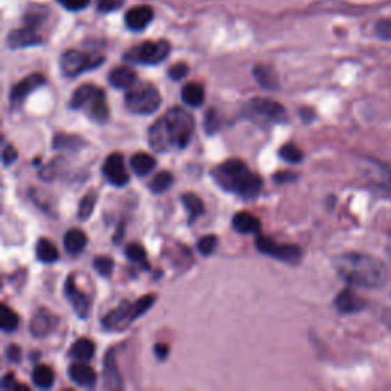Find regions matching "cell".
Listing matches in <instances>:
<instances>
[{
	"instance_id": "obj_1",
	"label": "cell",
	"mask_w": 391,
	"mask_h": 391,
	"mask_svg": "<svg viewBox=\"0 0 391 391\" xmlns=\"http://www.w3.org/2000/svg\"><path fill=\"white\" fill-rule=\"evenodd\" d=\"M335 268L342 280L364 289H378L385 282L384 263L369 254H342L335 261Z\"/></svg>"
},
{
	"instance_id": "obj_2",
	"label": "cell",
	"mask_w": 391,
	"mask_h": 391,
	"mask_svg": "<svg viewBox=\"0 0 391 391\" xmlns=\"http://www.w3.org/2000/svg\"><path fill=\"white\" fill-rule=\"evenodd\" d=\"M213 178L220 188L234 193L246 201L255 199L261 191L263 181L259 174L252 173L240 159H228L213 170Z\"/></svg>"
},
{
	"instance_id": "obj_3",
	"label": "cell",
	"mask_w": 391,
	"mask_h": 391,
	"mask_svg": "<svg viewBox=\"0 0 391 391\" xmlns=\"http://www.w3.org/2000/svg\"><path fill=\"white\" fill-rule=\"evenodd\" d=\"M155 301L156 295L153 293L144 295V297L133 302L124 301L118 307L106 314V316L102 318V327L107 332H123L137 321L139 316L146 314L147 310H150V307L155 305Z\"/></svg>"
},
{
	"instance_id": "obj_4",
	"label": "cell",
	"mask_w": 391,
	"mask_h": 391,
	"mask_svg": "<svg viewBox=\"0 0 391 391\" xmlns=\"http://www.w3.org/2000/svg\"><path fill=\"white\" fill-rule=\"evenodd\" d=\"M70 109L84 110L95 123H106L110 115L106 92L93 84H83L74 92L70 98Z\"/></svg>"
},
{
	"instance_id": "obj_5",
	"label": "cell",
	"mask_w": 391,
	"mask_h": 391,
	"mask_svg": "<svg viewBox=\"0 0 391 391\" xmlns=\"http://www.w3.org/2000/svg\"><path fill=\"white\" fill-rule=\"evenodd\" d=\"M161 93L150 83H135L127 89L124 105L135 115H151L161 106Z\"/></svg>"
},
{
	"instance_id": "obj_6",
	"label": "cell",
	"mask_w": 391,
	"mask_h": 391,
	"mask_svg": "<svg viewBox=\"0 0 391 391\" xmlns=\"http://www.w3.org/2000/svg\"><path fill=\"white\" fill-rule=\"evenodd\" d=\"M174 147L185 148L194 133V118L188 110L173 107L164 115Z\"/></svg>"
},
{
	"instance_id": "obj_7",
	"label": "cell",
	"mask_w": 391,
	"mask_h": 391,
	"mask_svg": "<svg viewBox=\"0 0 391 391\" xmlns=\"http://www.w3.org/2000/svg\"><path fill=\"white\" fill-rule=\"evenodd\" d=\"M171 51L170 43L167 40H158V42H142L138 46L130 47L124 54V60L135 65L153 66L162 63Z\"/></svg>"
},
{
	"instance_id": "obj_8",
	"label": "cell",
	"mask_w": 391,
	"mask_h": 391,
	"mask_svg": "<svg viewBox=\"0 0 391 391\" xmlns=\"http://www.w3.org/2000/svg\"><path fill=\"white\" fill-rule=\"evenodd\" d=\"M105 57L98 54H87L77 49L66 51L61 55L60 66L63 74L69 78H75L78 75H82L83 72L92 70L95 68H98L102 65Z\"/></svg>"
},
{
	"instance_id": "obj_9",
	"label": "cell",
	"mask_w": 391,
	"mask_h": 391,
	"mask_svg": "<svg viewBox=\"0 0 391 391\" xmlns=\"http://www.w3.org/2000/svg\"><path fill=\"white\" fill-rule=\"evenodd\" d=\"M255 248L261 254L269 255V257L282 260L289 265H295L302 259V251L297 245H280L274 242L273 238L259 234L255 237Z\"/></svg>"
},
{
	"instance_id": "obj_10",
	"label": "cell",
	"mask_w": 391,
	"mask_h": 391,
	"mask_svg": "<svg viewBox=\"0 0 391 391\" xmlns=\"http://www.w3.org/2000/svg\"><path fill=\"white\" fill-rule=\"evenodd\" d=\"M248 110L254 116L265 119V121L269 123L280 124V123H286L287 119V112L284 106H282L280 102H277L274 100L252 98L248 105Z\"/></svg>"
},
{
	"instance_id": "obj_11",
	"label": "cell",
	"mask_w": 391,
	"mask_h": 391,
	"mask_svg": "<svg viewBox=\"0 0 391 391\" xmlns=\"http://www.w3.org/2000/svg\"><path fill=\"white\" fill-rule=\"evenodd\" d=\"M102 174L115 187H124L130 179L121 153H112L106 158L105 165H102Z\"/></svg>"
},
{
	"instance_id": "obj_12",
	"label": "cell",
	"mask_w": 391,
	"mask_h": 391,
	"mask_svg": "<svg viewBox=\"0 0 391 391\" xmlns=\"http://www.w3.org/2000/svg\"><path fill=\"white\" fill-rule=\"evenodd\" d=\"M46 83V78L42 74H31L26 78L20 79V82L15 84L11 92H10V102L11 107L17 109L23 105L31 93L37 91L38 87H42Z\"/></svg>"
},
{
	"instance_id": "obj_13",
	"label": "cell",
	"mask_w": 391,
	"mask_h": 391,
	"mask_svg": "<svg viewBox=\"0 0 391 391\" xmlns=\"http://www.w3.org/2000/svg\"><path fill=\"white\" fill-rule=\"evenodd\" d=\"M57 324H59L57 315H54L51 310H47L45 307H40L34 314V316L31 318L29 330L33 337L45 338V337H47V335L54 332Z\"/></svg>"
},
{
	"instance_id": "obj_14",
	"label": "cell",
	"mask_w": 391,
	"mask_h": 391,
	"mask_svg": "<svg viewBox=\"0 0 391 391\" xmlns=\"http://www.w3.org/2000/svg\"><path fill=\"white\" fill-rule=\"evenodd\" d=\"M65 293H66V298L72 305V309H74V312L78 315V318L86 320L91 312V302H89V298L86 297V293L78 289L74 277H68V280L65 283Z\"/></svg>"
},
{
	"instance_id": "obj_15",
	"label": "cell",
	"mask_w": 391,
	"mask_h": 391,
	"mask_svg": "<svg viewBox=\"0 0 391 391\" xmlns=\"http://www.w3.org/2000/svg\"><path fill=\"white\" fill-rule=\"evenodd\" d=\"M148 144L151 148L158 151V153H165V151H169L171 147H174L164 116L159 118L158 121L148 129Z\"/></svg>"
},
{
	"instance_id": "obj_16",
	"label": "cell",
	"mask_w": 391,
	"mask_h": 391,
	"mask_svg": "<svg viewBox=\"0 0 391 391\" xmlns=\"http://www.w3.org/2000/svg\"><path fill=\"white\" fill-rule=\"evenodd\" d=\"M153 17H155V11L151 6L148 5L135 6L125 13V26L130 31H135V33H139V31H144L150 25Z\"/></svg>"
},
{
	"instance_id": "obj_17",
	"label": "cell",
	"mask_w": 391,
	"mask_h": 391,
	"mask_svg": "<svg viewBox=\"0 0 391 391\" xmlns=\"http://www.w3.org/2000/svg\"><path fill=\"white\" fill-rule=\"evenodd\" d=\"M6 43L8 47H11V49H22V47L42 45V37L37 34L36 28L26 25L25 28L11 31L10 36L6 38Z\"/></svg>"
},
{
	"instance_id": "obj_18",
	"label": "cell",
	"mask_w": 391,
	"mask_h": 391,
	"mask_svg": "<svg viewBox=\"0 0 391 391\" xmlns=\"http://www.w3.org/2000/svg\"><path fill=\"white\" fill-rule=\"evenodd\" d=\"M367 306V302L364 298L359 297V295L353 289H342L338 297L335 298V307L339 314H356L361 312Z\"/></svg>"
},
{
	"instance_id": "obj_19",
	"label": "cell",
	"mask_w": 391,
	"mask_h": 391,
	"mask_svg": "<svg viewBox=\"0 0 391 391\" xmlns=\"http://www.w3.org/2000/svg\"><path fill=\"white\" fill-rule=\"evenodd\" d=\"M68 374L72 382H75L78 387H83V388H93L98 379L97 373H95L92 367L79 361L69 367Z\"/></svg>"
},
{
	"instance_id": "obj_20",
	"label": "cell",
	"mask_w": 391,
	"mask_h": 391,
	"mask_svg": "<svg viewBox=\"0 0 391 391\" xmlns=\"http://www.w3.org/2000/svg\"><path fill=\"white\" fill-rule=\"evenodd\" d=\"M105 369H102V378H105V387L107 390H123V378L121 373L118 370V365L115 361V352L114 350H109L105 358Z\"/></svg>"
},
{
	"instance_id": "obj_21",
	"label": "cell",
	"mask_w": 391,
	"mask_h": 391,
	"mask_svg": "<svg viewBox=\"0 0 391 391\" xmlns=\"http://www.w3.org/2000/svg\"><path fill=\"white\" fill-rule=\"evenodd\" d=\"M109 83L115 87V89H130V87L137 83V74L135 70L127 66L115 68L109 74Z\"/></svg>"
},
{
	"instance_id": "obj_22",
	"label": "cell",
	"mask_w": 391,
	"mask_h": 391,
	"mask_svg": "<svg viewBox=\"0 0 391 391\" xmlns=\"http://www.w3.org/2000/svg\"><path fill=\"white\" fill-rule=\"evenodd\" d=\"M260 220L251 213L240 211L233 217V228L240 234H254L260 231Z\"/></svg>"
},
{
	"instance_id": "obj_23",
	"label": "cell",
	"mask_w": 391,
	"mask_h": 391,
	"mask_svg": "<svg viewBox=\"0 0 391 391\" xmlns=\"http://www.w3.org/2000/svg\"><path fill=\"white\" fill-rule=\"evenodd\" d=\"M63 243H65V250L70 255H78L82 254L87 245V236L83 233L82 229L74 228L69 229L63 238Z\"/></svg>"
},
{
	"instance_id": "obj_24",
	"label": "cell",
	"mask_w": 391,
	"mask_h": 391,
	"mask_svg": "<svg viewBox=\"0 0 391 391\" xmlns=\"http://www.w3.org/2000/svg\"><path fill=\"white\" fill-rule=\"evenodd\" d=\"M182 100L190 107H201L205 101V89L201 83H188L182 89Z\"/></svg>"
},
{
	"instance_id": "obj_25",
	"label": "cell",
	"mask_w": 391,
	"mask_h": 391,
	"mask_svg": "<svg viewBox=\"0 0 391 391\" xmlns=\"http://www.w3.org/2000/svg\"><path fill=\"white\" fill-rule=\"evenodd\" d=\"M130 167H132V170L135 171L137 176L142 178V176H147L150 171L155 170L156 161H155L153 156L144 153V151H139V153H135L132 156Z\"/></svg>"
},
{
	"instance_id": "obj_26",
	"label": "cell",
	"mask_w": 391,
	"mask_h": 391,
	"mask_svg": "<svg viewBox=\"0 0 391 391\" xmlns=\"http://www.w3.org/2000/svg\"><path fill=\"white\" fill-rule=\"evenodd\" d=\"M69 355L77 359L79 362H87L91 361L95 355V344L93 341L87 339V338H79L74 342V346L70 347Z\"/></svg>"
},
{
	"instance_id": "obj_27",
	"label": "cell",
	"mask_w": 391,
	"mask_h": 391,
	"mask_svg": "<svg viewBox=\"0 0 391 391\" xmlns=\"http://www.w3.org/2000/svg\"><path fill=\"white\" fill-rule=\"evenodd\" d=\"M36 255L38 261L49 265V263H55L59 260L60 254L57 246H55L51 240H47V238H40V240L36 243Z\"/></svg>"
},
{
	"instance_id": "obj_28",
	"label": "cell",
	"mask_w": 391,
	"mask_h": 391,
	"mask_svg": "<svg viewBox=\"0 0 391 391\" xmlns=\"http://www.w3.org/2000/svg\"><path fill=\"white\" fill-rule=\"evenodd\" d=\"M181 201H182L183 205H185V208H187V211H188L190 223L196 222L199 217H201V215L205 214V205H204V202H202V199L199 197L197 194L185 193V194H182Z\"/></svg>"
},
{
	"instance_id": "obj_29",
	"label": "cell",
	"mask_w": 391,
	"mask_h": 391,
	"mask_svg": "<svg viewBox=\"0 0 391 391\" xmlns=\"http://www.w3.org/2000/svg\"><path fill=\"white\" fill-rule=\"evenodd\" d=\"M254 77L257 79L259 84L261 87H265V89H270V91H275L278 87V77L274 72L273 68L269 66H255L254 68Z\"/></svg>"
},
{
	"instance_id": "obj_30",
	"label": "cell",
	"mask_w": 391,
	"mask_h": 391,
	"mask_svg": "<svg viewBox=\"0 0 391 391\" xmlns=\"http://www.w3.org/2000/svg\"><path fill=\"white\" fill-rule=\"evenodd\" d=\"M55 374L51 367L47 365H37L33 371V382L34 385L42 390H49L54 385Z\"/></svg>"
},
{
	"instance_id": "obj_31",
	"label": "cell",
	"mask_w": 391,
	"mask_h": 391,
	"mask_svg": "<svg viewBox=\"0 0 391 391\" xmlns=\"http://www.w3.org/2000/svg\"><path fill=\"white\" fill-rule=\"evenodd\" d=\"M0 325H2V330L6 333L17 330V327H19L17 314H15L13 309L8 307L5 302L0 306Z\"/></svg>"
},
{
	"instance_id": "obj_32",
	"label": "cell",
	"mask_w": 391,
	"mask_h": 391,
	"mask_svg": "<svg viewBox=\"0 0 391 391\" xmlns=\"http://www.w3.org/2000/svg\"><path fill=\"white\" fill-rule=\"evenodd\" d=\"M84 146V141L78 137H72V135L59 133L54 138V147L61 150H78Z\"/></svg>"
},
{
	"instance_id": "obj_33",
	"label": "cell",
	"mask_w": 391,
	"mask_h": 391,
	"mask_svg": "<svg viewBox=\"0 0 391 391\" xmlns=\"http://www.w3.org/2000/svg\"><path fill=\"white\" fill-rule=\"evenodd\" d=\"M95 205H97V193L95 191H91V193H87L83 199L82 202H79L78 206V219L79 220H87L92 215Z\"/></svg>"
},
{
	"instance_id": "obj_34",
	"label": "cell",
	"mask_w": 391,
	"mask_h": 391,
	"mask_svg": "<svg viewBox=\"0 0 391 391\" xmlns=\"http://www.w3.org/2000/svg\"><path fill=\"white\" fill-rule=\"evenodd\" d=\"M171 183H173V174L169 171H161V173H158L153 178V181L150 182V190L156 194L164 193V191H167L171 187Z\"/></svg>"
},
{
	"instance_id": "obj_35",
	"label": "cell",
	"mask_w": 391,
	"mask_h": 391,
	"mask_svg": "<svg viewBox=\"0 0 391 391\" xmlns=\"http://www.w3.org/2000/svg\"><path fill=\"white\" fill-rule=\"evenodd\" d=\"M280 156L286 162H291V164H300L302 161V158H305L302 151L297 146H293V144H284V146L280 148Z\"/></svg>"
},
{
	"instance_id": "obj_36",
	"label": "cell",
	"mask_w": 391,
	"mask_h": 391,
	"mask_svg": "<svg viewBox=\"0 0 391 391\" xmlns=\"http://www.w3.org/2000/svg\"><path fill=\"white\" fill-rule=\"evenodd\" d=\"M46 14L47 11L45 10L43 6H33L29 8L28 13L25 14V23L28 26H33L37 28L40 23H43L46 19Z\"/></svg>"
},
{
	"instance_id": "obj_37",
	"label": "cell",
	"mask_w": 391,
	"mask_h": 391,
	"mask_svg": "<svg viewBox=\"0 0 391 391\" xmlns=\"http://www.w3.org/2000/svg\"><path fill=\"white\" fill-rule=\"evenodd\" d=\"M93 268L101 277L109 278L112 275V273H114L115 261L110 257H106V255H101V257H97L93 260Z\"/></svg>"
},
{
	"instance_id": "obj_38",
	"label": "cell",
	"mask_w": 391,
	"mask_h": 391,
	"mask_svg": "<svg viewBox=\"0 0 391 391\" xmlns=\"http://www.w3.org/2000/svg\"><path fill=\"white\" fill-rule=\"evenodd\" d=\"M204 129H205V133L210 135V137H213L214 133L219 132V129H220V118L217 115V112H215L214 109H210L205 114Z\"/></svg>"
},
{
	"instance_id": "obj_39",
	"label": "cell",
	"mask_w": 391,
	"mask_h": 391,
	"mask_svg": "<svg viewBox=\"0 0 391 391\" xmlns=\"http://www.w3.org/2000/svg\"><path fill=\"white\" fill-rule=\"evenodd\" d=\"M125 257L132 263H142V265H146L147 252L139 243H130L125 248Z\"/></svg>"
},
{
	"instance_id": "obj_40",
	"label": "cell",
	"mask_w": 391,
	"mask_h": 391,
	"mask_svg": "<svg viewBox=\"0 0 391 391\" xmlns=\"http://www.w3.org/2000/svg\"><path fill=\"white\" fill-rule=\"evenodd\" d=\"M217 243H219V240L215 236H205L197 243L199 252L208 257V255H211L215 251V248H217Z\"/></svg>"
},
{
	"instance_id": "obj_41",
	"label": "cell",
	"mask_w": 391,
	"mask_h": 391,
	"mask_svg": "<svg viewBox=\"0 0 391 391\" xmlns=\"http://www.w3.org/2000/svg\"><path fill=\"white\" fill-rule=\"evenodd\" d=\"M374 33L382 40H390L391 42V19H382L374 26Z\"/></svg>"
},
{
	"instance_id": "obj_42",
	"label": "cell",
	"mask_w": 391,
	"mask_h": 391,
	"mask_svg": "<svg viewBox=\"0 0 391 391\" xmlns=\"http://www.w3.org/2000/svg\"><path fill=\"white\" fill-rule=\"evenodd\" d=\"M17 150H15L14 146H11V144H8V146L3 147V151H2V162L5 167H10L13 165L15 161H17Z\"/></svg>"
},
{
	"instance_id": "obj_43",
	"label": "cell",
	"mask_w": 391,
	"mask_h": 391,
	"mask_svg": "<svg viewBox=\"0 0 391 391\" xmlns=\"http://www.w3.org/2000/svg\"><path fill=\"white\" fill-rule=\"evenodd\" d=\"M188 70H190L188 65H185V63H176V65L170 68L169 75L170 78L174 79V82H179V79L185 78L188 75Z\"/></svg>"
},
{
	"instance_id": "obj_44",
	"label": "cell",
	"mask_w": 391,
	"mask_h": 391,
	"mask_svg": "<svg viewBox=\"0 0 391 391\" xmlns=\"http://www.w3.org/2000/svg\"><path fill=\"white\" fill-rule=\"evenodd\" d=\"M124 0H98V10L101 13H114L123 6Z\"/></svg>"
},
{
	"instance_id": "obj_45",
	"label": "cell",
	"mask_w": 391,
	"mask_h": 391,
	"mask_svg": "<svg viewBox=\"0 0 391 391\" xmlns=\"http://www.w3.org/2000/svg\"><path fill=\"white\" fill-rule=\"evenodd\" d=\"M57 2L69 11H82L91 3V0H57Z\"/></svg>"
},
{
	"instance_id": "obj_46",
	"label": "cell",
	"mask_w": 391,
	"mask_h": 391,
	"mask_svg": "<svg viewBox=\"0 0 391 391\" xmlns=\"http://www.w3.org/2000/svg\"><path fill=\"white\" fill-rule=\"evenodd\" d=\"M6 359L10 362H19L20 359H22V350H20V347L15 346V344L8 347L6 348Z\"/></svg>"
},
{
	"instance_id": "obj_47",
	"label": "cell",
	"mask_w": 391,
	"mask_h": 391,
	"mask_svg": "<svg viewBox=\"0 0 391 391\" xmlns=\"http://www.w3.org/2000/svg\"><path fill=\"white\" fill-rule=\"evenodd\" d=\"M274 179L278 182V183H286V182H292V181H295L297 179V176H295L293 173H291V171H278L275 176H274Z\"/></svg>"
},
{
	"instance_id": "obj_48",
	"label": "cell",
	"mask_w": 391,
	"mask_h": 391,
	"mask_svg": "<svg viewBox=\"0 0 391 391\" xmlns=\"http://www.w3.org/2000/svg\"><path fill=\"white\" fill-rule=\"evenodd\" d=\"M170 353V347L167 344H162V342H159V344L155 346V355L158 359H165Z\"/></svg>"
},
{
	"instance_id": "obj_49",
	"label": "cell",
	"mask_w": 391,
	"mask_h": 391,
	"mask_svg": "<svg viewBox=\"0 0 391 391\" xmlns=\"http://www.w3.org/2000/svg\"><path fill=\"white\" fill-rule=\"evenodd\" d=\"M15 385V381H14V374L13 373H8L3 376L2 379V388L8 390V388H14Z\"/></svg>"
},
{
	"instance_id": "obj_50",
	"label": "cell",
	"mask_w": 391,
	"mask_h": 391,
	"mask_svg": "<svg viewBox=\"0 0 391 391\" xmlns=\"http://www.w3.org/2000/svg\"><path fill=\"white\" fill-rule=\"evenodd\" d=\"M382 321H384L388 329H391V307L384 310V314H382Z\"/></svg>"
},
{
	"instance_id": "obj_51",
	"label": "cell",
	"mask_w": 391,
	"mask_h": 391,
	"mask_svg": "<svg viewBox=\"0 0 391 391\" xmlns=\"http://www.w3.org/2000/svg\"><path fill=\"white\" fill-rule=\"evenodd\" d=\"M123 225H119L118 227V231H116V236H115V238H114V242L115 243H119V240H121V237H124V233H123Z\"/></svg>"
},
{
	"instance_id": "obj_52",
	"label": "cell",
	"mask_w": 391,
	"mask_h": 391,
	"mask_svg": "<svg viewBox=\"0 0 391 391\" xmlns=\"http://www.w3.org/2000/svg\"><path fill=\"white\" fill-rule=\"evenodd\" d=\"M387 252L391 255V234L388 236V240H387Z\"/></svg>"
}]
</instances>
